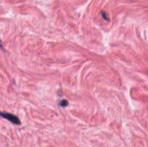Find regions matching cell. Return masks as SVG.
I'll return each mask as SVG.
<instances>
[{"label":"cell","mask_w":148,"mask_h":147,"mask_svg":"<svg viewBox=\"0 0 148 147\" xmlns=\"http://www.w3.org/2000/svg\"><path fill=\"white\" fill-rule=\"evenodd\" d=\"M101 14H102V17L103 18H104V20H106V21H108V19L106 17V12H101Z\"/></svg>","instance_id":"3957f363"},{"label":"cell","mask_w":148,"mask_h":147,"mask_svg":"<svg viewBox=\"0 0 148 147\" xmlns=\"http://www.w3.org/2000/svg\"><path fill=\"white\" fill-rule=\"evenodd\" d=\"M0 116L2 118H5L7 120L11 122L12 123L15 124V125H20L21 122H20V119L17 116L13 115L12 113H9V112H0Z\"/></svg>","instance_id":"6da1fadb"},{"label":"cell","mask_w":148,"mask_h":147,"mask_svg":"<svg viewBox=\"0 0 148 147\" xmlns=\"http://www.w3.org/2000/svg\"><path fill=\"white\" fill-rule=\"evenodd\" d=\"M68 104L69 103H68V102L66 99H63V100H61L60 102H59V105H60L61 107H63V108L67 106Z\"/></svg>","instance_id":"7a4b0ae2"},{"label":"cell","mask_w":148,"mask_h":147,"mask_svg":"<svg viewBox=\"0 0 148 147\" xmlns=\"http://www.w3.org/2000/svg\"><path fill=\"white\" fill-rule=\"evenodd\" d=\"M0 48H2V46H1V40H0Z\"/></svg>","instance_id":"277c9868"}]
</instances>
